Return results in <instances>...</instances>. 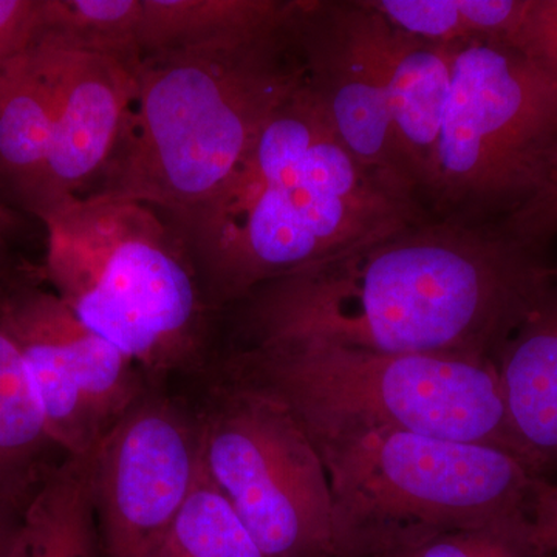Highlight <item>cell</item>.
<instances>
[{"label":"cell","mask_w":557,"mask_h":557,"mask_svg":"<svg viewBox=\"0 0 557 557\" xmlns=\"http://www.w3.org/2000/svg\"><path fill=\"white\" fill-rule=\"evenodd\" d=\"M557 146V73L505 44L460 47L420 201L431 218L498 223L527 203Z\"/></svg>","instance_id":"cell-6"},{"label":"cell","mask_w":557,"mask_h":557,"mask_svg":"<svg viewBox=\"0 0 557 557\" xmlns=\"http://www.w3.org/2000/svg\"><path fill=\"white\" fill-rule=\"evenodd\" d=\"M91 456L65 457L22 509L10 557H101Z\"/></svg>","instance_id":"cell-17"},{"label":"cell","mask_w":557,"mask_h":557,"mask_svg":"<svg viewBox=\"0 0 557 557\" xmlns=\"http://www.w3.org/2000/svg\"><path fill=\"white\" fill-rule=\"evenodd\" d=\"M392 25L431 42L512 47L530 0H369Z\"/></svg>","instance_id":"cell-19"},{"label":"cell","mask_w":557,"mask_h":557,"mask_svg":"<svg viewBox=\"0 0 557 557\" xmlns=\"http://www.w3.org/2000/svg\"><path fill=\"white\" fill-rule=\"evenodd\" d=\"M310 440L327 469L341 557L388 528L449 530L528 512L537 479L507 450L397 429Z\"/></svg>","instance_id":"cell-7"},{"label":"cell","mask_w":557,"mask_h":557,"mask_svg":"<svg viewBox=\"0 0 557 557\" xmlns=\"http://www.w3.org/2000/svg\"><path fill=\"white\" fill-rule=\"evenodd\" d=\"M289 0H141L143 57L205 46L277 20Z\"/></svg>","instance_id":"cell-18"},{"label":"cell","mask_w":557,"mask_h":557,"mask_svg":"<svg viewBox=\"0 0 557 557\" xmlns=\"http://www.w3.org/2000/svg\"><path fill=\"white\" fill-rule=\"evenodd\" d=\"M548 557H557V548L549 553Z\"/></svg>","instance_id":"cell-29"},{"label":"cell","mask_w":557,"mask_h":557,"mask_svg":"<svg viewBox=\"0 0 557 557\" xmlns=\"http://www.w3.org/2000/svg\"><path fill=\"white\" fill-rule=\"evenodd\" d=\"M512 437L536 478L557 472V277L496 357Z\"/></svg>","instance_id":"cell-13"},{"label":"cell","mask_w":557,"mask_h":557,"mask_svg":"<svg viewBox=\"0 0 557 557\" xmlns=\"http://www.w3.org/2000/svg\"><path fill=\"white\" fill-rule=\"evenodd\" d=\"M159 557H263L203 469Z\"/></svg>","instance_id":"cell-22"},{"label":"cell","mask_w":557,"mask_h":557,"mask_svg":"<svg viewBox=\"0 0 557 557\" xmlns=\"http://www.w3.org/2000/svg\"><path fill=\"white\" fill-rule=\"evenodd\" d=\"M40 0H0V69L35 42Z\"/></svg>","instance_id":"cell-25"},{"label":"cell","mask_w":557,"mask_h":557,"mask_svg":"<svg viewBox=\"0 0 557 557\" xmlns=\"http://www.w3.org/2000/svg\"><path fill=\"white\" fill-rule=\"evenodd\" d=\"M555 281L498 223L429 218L240 300L245 343L313 339L386 355L494 361Z\"/></svg>","instance_id":"cell-1"},{"label":"cell","mask_w":557,"mask_h":557,"mask_svg":"<svg viewBox=\"0 0 557 557\" xmlns=\"http://www.w3.org/2000/svg\"><path fill=\"white\" fill-rule=\"evenodd\" d=\"M2 282H3L2 274H0V287H2Z\"/></svg>","instance_id":"cell-31"},{"label":"cell","mask_w":557,"mask_h":557,"mask_svg":"<svg viewBox=\"0 0 557 557\" xmlns=\"http://www.w3.org/2000/svg\"><path fill=\"white\" fill-rule=\"evenodd\" d=\"M141 0H40L38 36L138 64Z\"/></svg>","instance_id":"cell-21"},{"label":"cell","mask_w":557,"mask_h":557,"mask_svg":"<svg viewBox=\"0 0 557 557\" xmlns=\"http://www.w3.org/2000/svg\"><path fill=\"white\" fill-rule=\"evenodd\" d=\"M512 47L557 73V0H530Z\"/></svg>","instance_id":"cell-24"},{"label":"cell","mask_w":557,"mask_h":557,"mask_svg":"<svg viewBox=\"0 0 557 557\" xmlns=\"http://www.w3.org/2000/svg\"><path fill=\"white\" fill-rule=\"evenodd\" d=\"M528 518L539 548L549 555L557 548V483L548 479L534 480L528 500Z\"/></svg>","instance_id":"cell-26"},{"label":"cell","mask_w":557,"mask_h":557,"mask_svg":"<svg viewBox=\"0 0 557 557\" xmlns=\"http://www.w3.org/2000/svg\"><path fill=\"white\" fill-rule=\"evenodd\" d=\"M22 509L0 500V557H10L20 531Z\"/></svg>","instance_id":"cell-27"},{"label":"cell","mask_w":557,"mask_h":557,"mask_svg":"<svg viewBox=\"0 0 557 557\" xmlns=\"http://www.w3.org/2000/svg\"><path fill=\"white\" fill-rule=\"evenodd\" d=\"M383 47L392 132L420 200L461 46L416 38L386 20Z\"/></svg>","instance_id":"cell-14"},{"label":"cell","mask_w":557,"mask_h":557,"mask_svg":"<svg viewBox=\"0 0 557 557\" xmlns=\"http://www.w3.org/2000/svg\"><path fill=\"white\" fill-rule=\"evenodd\" d=\"M223 375L277 399L309 437L397 429L507 450L525 463L509 429L494 361L386 355L287 338L244 344L226 359Z\"/></svg>","instance_id":"cell-5"},{"label":"cell","mask_w":557,"mask_h":557,"mask_svg":"<svg viewBox=\"0 0 557 557\" xmlns=\"http://www.w3.org/2000/svg\"><path fill=\"white\" fill-rule=\"evenodd\" d=\"M54 87L49 160L28 212L86 196L115 149L137 91L138 64L69 49L44 36Z\"/></svg>","instance_id":"cell-12"},{"label":"cell","mask_w":557,"mask_h":557,"mask_svg":"<svg viewBox=\"0 0 557 557\" xmlns=\"http://www.w3.org/2000/svg\"><path fill=\"white\" fill-rule=\"evenodd\" d=\"M44 276L95 333L153 375L203 361L209 306L183 240L156 209L70 197L36 215Z\"/></svg>","instance_id":"cell-4"},{"label":"cell","mask_w":557,"mask_h":557,"mask_svg":"<svg viewBox=\"0 0 557 557\" xmlns=\"http://www.w3.org/2000/svg\"><path fill=\"white\" fill-rule=\"evenodd\" d=\"M0 327L20 351L51 438L67 457L94 454L146 392L137 362L54 292L3 282Z\"/></svg>","instance_id":"cell-9"},{"label":"cell","mask_w":557,"mask_h":557,"mask_svg":"<svg viewBox=\"0 0 557 557\" xmlns=\"http://www.w3.org/2000/svg\"><path fill=\"white\" fill-rule=\"evenodd\" d=\"M357 557H548L528 512L469 528L399 527L362 539Z\"/></svg>","instance_id":"cell-20"},{"label":"cell","mask_w":557,"mask_h":557,"mask_svg":"<svg viewBox=\"0 0 557 557\" xmlns=\"http://www.w3.org/2000/svg\"><path fill=\"white\" fill-rule=\"evenodd\" d=\"M498 225L520 244L536 249L557 236V146L549 156L541 188Z\"/></svg>","instance_id":"cell-23"},{"label":"cell","mask_w":557,"mask_h":557,"mask_svg":"<svg viewBox=\"0 0 557 557\" xmlns=\"http://www.w3.org/2000/svg\"><path fill=\"white\" fill-rule=\"evenodd\" d=\"M53 120L49 54L35 39L0 69V196L9 194L25 211L49 160Z\"/></svg>","instance_id":"cell-15"},{"label":"cell","mask_w":557,"mask_h":557,"mask_svg":"<svg viewBox=\"0 0 557 557\" xmlns=\"http://www.w3.org/2000/svg\"><path fill=\"white\" fill-rule=\"evenodd\" d=\"M296 7L233 38L145 54L115 149L83 197L138 201L171 219L214 196L306 81Z\"/></svg>","instance_id":"cell-3"},{"label":"cell","mask_w":557,"mask_h":557,"mask_svg":"<svg viewBox=\"0 0 557 557\" xmlns=\"http://www.w3.org/2000/svg\"><path fill=\"white\" fill-rule=\"evenodd\" d=\"M339 141L306 81L282 102L222 188L166 219L209 309L429 219Z\"/></svg>","instance_id":"cell-2"},{"label":"cell","mask_w":557,"mask_h":557,"mask_svg":"<svg viewBox=\"0 0 557 557\" xmlns=\"http://www.w3.org/2000/svg\"><path fill=\"white\" fill-rule=\"evenodd\" d=\"M65 457L51 438L20 351L0 327V500L24 508Z\"/></svg>","instance_id":"cell-16"},{"label":"cell","mask_w":557,"mask_h":557,"mask_svg":"<svg viewBox=\"0 0 557 557\" xmlns=\"http://www.w3.org/2000/svg\"><path fill=\"white\" fill-rule=\"evenodd\" d=\"M553 276L557 277V269H553Z\"/></svg>","instance_id":"cell-30"},{"label":"cell","mask_w":557,"mask_h":557,"mask_svg":"<svg viewBox=\"0 0 557 557\" xmlns=\"http://www.w3.org/2000/svg\"><path fill=\"white\" fill-rule=\"evenodd\" d=\"M384 27L386 17L369 0H298L296 7L306 86L330 127L366 168L418 200L392 132Z\"/></svg>","instance_id":"cell-11"},{"label":"cell","mask_w":557,"mask_h":557,"mask_svg":"<svg viewBox=\"0 0 557 557\" xmlns=\"http://www.w3.org/2000/svg\"><path fill=\"white\" fill-rule=\"evenodd\" d=\"M199 420L201 469L263 557H341L327 469L284 405L225 381Z\"/></svg>","instance_id":"cell-8"},{"label":"cell","mask_w":557,"mask_h":557,"mask_svg":"<svg viewBox=\"0 0 557 557\" xmlns=\"http://www.w3.org/2000/svg\"><path fill=\"white\" fill-rule=\"evenodd\" d=\"M200 468L199 417L146 391L91 456L101 557H159Z\"/></svg>","instance_id":"cell-10"},{"label":"cell","mask_w":557,"mask_h":557,"mask_svg":"<svg viewBox=\"0 0 557 557\" xmlns=\"http://www.w3.org/2000/svg\"><path fill=\"white\" fill-rule=\"evenodd\" d=\"M14 228H16V214L11 211L9 203L0 196V249L9 242Z\"/></svg>","instance_id":"cell-28"}]
</instances>
